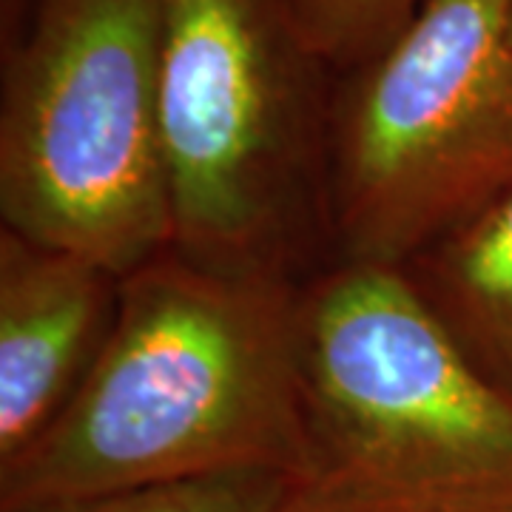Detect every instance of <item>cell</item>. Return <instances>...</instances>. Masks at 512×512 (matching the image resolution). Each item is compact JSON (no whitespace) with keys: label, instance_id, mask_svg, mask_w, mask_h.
Masks as SVG:
<instances>
[{"label":"cell","instance_id":"2","mask_svg":"<svg viewBox=\"0 0 512 512\" xmlns=\"http://www.w3.org/2000/svg\"><path fill=\"white\" fill-rule=\"evenodd\" d=\"M319 66L285 0H163L171 251L293 279L316 225L328 228Z\"/></svg>","mask_w":512,"mask_h":512},{"label":"cell","instance_id":"9","mask_svg":"<svg viewBox=\"0 0 512 512\" xmlns=\"http://www.w3.org/2000/svg\"><path fill=\"white\" fill-rule=\"evenodd\" d=\"M288 512H512V473L436 484H356L313 478Z\"/></svg>","mask_w":512,"mask_h":512},{"label":"cell","instance_id":"4","mask_svg":"<svg viewBox=\"0 0 512 512\" xmlns=\"http://www.w3.org/2000/svg\"><path fill=\"white\" fill-rule=\"evenodd\" d=\"M512 0H421L330 111L342 262L404 268L512 194Z\"/></svg>","mask_w":512,"mask_h":512},{"label":"cell","instance_id":"6","mask_svg":"<svg viewBox=\"0 0 512 512\" xmlns=\"http://www.w3.org/2000/svg\"><path fill=\"white\" fill-rule=\"evenodd\" d=\"M120 276L0 228V464L69 407L117 316Z\"/></svg>","mask_w":512,"mask_h":512},{"label":"cell","instance_id":"1","mask_svg":"<svg viewBox=\"0 0 512 512\" xmlns=\"http://www.w3.org/2000/svg\"><path fill=\"white\" fill-rule=\"evenodd\" d=\"M288 276L214 271L163 251L120 276L97 365L0 464V512H40L228 470H319Z\"/></svg>","mask_w":512,"mask_h":512},{"label":"cell","instance_id":"7","mask_svg":"<svg viewBox=\"0 0 512 512\" xmlns=\"http://www.w3.org/2000/svg\"><path fill=\"white\" fill-rule=\"evenodd\" d=\"M404 268L473 365L512 402V194Z\"/></svg>","mask_w":512,"mask_h":512},{"label":"cell","instance_id":"3","mask_svg":"<svg viewBox=\"0 0 512 512\" xmlns=\"http://www.w3.org/2000/svg\"><path fill=\"white\" fill-rule=\"evenodd\" d=\"M163 0H37L0 100L3 228L114 276L171 248Z\"/></svg>","mask_w":512,"mask_h":512},{"label":"cell","instance_id":"5","mask_svg":"<svg viewBox=\"0 0 512 512\" xmlns=\"http://www.w3.org/2000/svg\"><path fill=\"white\" fill-rule=\"evenodd\" d=\"M299 376L313 478L436 484L512 473V402L407 268L342 262L305 285Z\"/></svg>","mask_w":512,"mask_h":512},{"label":"cell","instance_id":"11","mask_svg":"<svg viewBox=\"0 0 512 512\" xmlns=\"http://www.w3.org/2000/svg\"><path fill=\"white\" fill-rule=\"evenodd\" d=\"M510 35H512V12H510Z\"/></svg>","mask_w":512,"mask_h":512},{"label":"cell","instance_id":"10","mask_svg":"<svg viewBox=\"0 0 512 512\" xmlns=\"http://www.w3.org/2000/svg\"><path fill=\"white\" fill-rule=\"evenodd\" d=\"M293 23L325 66H365L419 12L421 0H285Z\"/></svg>","mask_w":512,"mask_h":512},{"label":"cell","instance_id":"8","mask_svg":"<svg viewBox=\"0 0 512 512\" xmlns=\"http://www.w3.org/2000/svg\"><path fill=\"white\" fill-rule=\"evenodd\" d=\"M302 481L282 470H228L40 512H288Z\"/></svg>","mask_w":512,"mask_h":512}]
</instances>
